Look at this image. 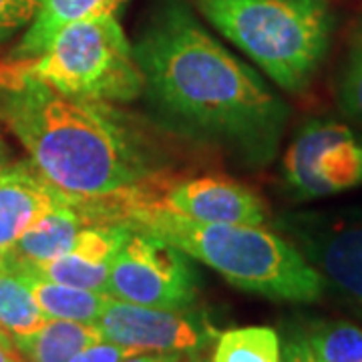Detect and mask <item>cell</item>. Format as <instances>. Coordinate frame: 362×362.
Masks as SVG:
<instances>
[{
  "label": "cell",
  "instance_id": "obj_1",
  "mask_svg": "<svg viewBox=\"0 0 362 362\" xmlns=\"http://www.w3.org/2000/svg\"><path fill=\"white\" fill-rule=\"evenodd\" d=\"M133 54L157 123L247 169L278 156L290 107L214 39L183 0H157Z\"/></svg>",
  "mask_w": 362,
  "mask_h": 362
},
{
  "label": "cell",
  "instance_id": "obj_2",
  "mask_svg": "<svg viewBox=\"0 0 362 362\" xmlns=\"http://www.w3.org/2000/svg\"><path fill=\"white\" fill-rule=\"evenodd\" d=\"M0 123L66 194L131 197L173 175L165 147L135 117L52 89L25 63L0 66Z\"/></svg>",
  "mask_w": 362,
  "mask_h": 362
},
{
  "label": "cell",
  "instance_id": "obj_3",
  "mask_svg": "<svg viewBox=\"0 0 362 362\" xmlns=\"http://www.w3.org/2000/svg\"><path fill=\"white\" fill-rule=\"evenodd\" d=\"M125 221L168 240L244 292L292 304L318 302L324 278L294 242L259 226L209 223L171 209L127 202Z\"/></svg>",
  "mask_w": 362,
  "mask_h": 362
},
{
  "label": "cell",
  "instance_id": "obj_4",
  "mask_svg": "<svg viewBox=\"0 0 362 362\" xmlns=\"http://www.w3.org/2000/svg\"><path fill=\"white\" fill-rule=\"evenodd\" d=\"M226 39L288 93H304L332 42L328 0H192Z\"/></svg>",
  "mask_w": 362,
  "mask_h": 362
},
{
  "label": "cell",
  "instance_id": "obj_5",
  "mask_svg": "<svg viewBox=\"0 0 362 362\" xmlns=\"http://www.w3.org/2000/svg\"><path fill=\"white\" fill-rule=\"evenodd\" d=\"M25 66L69 97L131 103L143 95V75L133 45L115 14L69 25L39 59Z\"/></svg>",
  "mask_w": 362,
  "mask_h": 362
},
{
  "label": "cell",
  "instance_id": "obj_6",
  "mask_svg": "<svg viewBox=\"0 0 362 362\" xmlns=\"http://www.w3.org/2000/svg\"><path fill=\"white\" fill-rule=\"evenodd\" d=\"M282 185L294 202L362 187V135L338 119H308L282 157Z\"/></svg>",
  "mask_w": 362,
  "mask_h": 362
},
{
  "label": "cell",
  "instance_id": "obj_7",
  "mask_svg": "<svg viewBox=\"0 0 362 362\" xmlns=\"http://www.w3.org/2000/svg\"><path fill=\"white\" fill-rule=\"evenodd\" d=\"M199 276L192 258L156 233L135 228L111 262L107 296L153 306L192 308L197 298Z\"/></svg>",
  "mask_w": 362,
  "mask_h": 362
},
{
  "label": "cell",
  "instance_id": "obj_8",
  "mask_svg": "<svg viewBox=\"0 0 362 362\" xmlns=\"http://www.w3.org/2000/svg\"><path fill=\"white\" fill-rule=\"evenodd\" d=\"M276 223L362 320V209L286 214Z\"/></svg>",
  "mask_w": 362,
  "mask_h": 362
},
{
  "label": "cell",
  "instance_id": "obj_9",
  "mask_svg": "<svg viewBox=\"0 0 362 362\" xmlns=\"http://www.w3.org/2000/svg\"><path fill=\"white\" fill-rule=\"evenodd\" d=\"M95 328L103 340L137 352L197 354L218 340V330L204 312L153 308L109 298Z\"/></svg>",
  "mask_w": 362,
  "mask_h": 362
},
{
  "label": "cell",
  "instance_id": "obj_10",
  "mask_svg": "<svg viewBox=\"0 0 362 362\" xmlns=\"http://www.w3.org/2000/svg\"><path fill=\"white\" fill-rule=\"evenodd\" d=\"M129 202L156 204L209 223L264 226L268 220V207L254 189L220 173H204L177 181L171 175L145 197Z\"/></svg>",
  "mask_w": 362,
  "mask_h": 362
},
{
  "label": "cell",
  "instance_id": "obj_11",
  "mask_svg": "<svg viewBox=\"0 0 362 362\" xmlns=\"http://www.w3.org/2000/svg\"><path fill=\"white\" fill-rule=\"evenodd\" d=\"M83 195L66 194L47 181L33 163L11 165L0 173V252L8 250L40 218Z\"/></svg>",
  "mask_w": 362,
  "mask_h": 362
},
{
  "label": "cell",
  "instance_id": "obj_12",
  "mask_svg": "<svg viewBox=\"0 0 362 362\" xmlns=\"http://www.w3.org/2000/svg\"><path fill=\"white\" fill-rule=\"evenodd\" d=\"M123 2L125 0H42L23 39L6 57V63H28L39 59L63 28L81 21L111 16Z\"/></svg>",
  "mask_w": 362,
  "mask_h": 362
},
{
  "label": "cell",
  "instance_id": "obj_13",
  "mask_svg": "<svg viewBox=\"0 0 362 362\" xmlns=\"http://www.w3.org/2000/svg\"><path fill=\"white\" fill-rule=\"evenodd\" d=\"M103 340L95 324L75 320H47L28 337L13 338L26 362H69L77 352Z\"/></svg>",
  "mask_w": 362,
  "mask_h": 362
},
{
  "label": "cell",
  "instance_id": "obj_14",
  "mask_svg": "<svg viewBox=\"0 0 362 362\" xmlns=\"http://www.w3.org/2000/svg\"><path fill=\"white\" fill-rule=\"evenodd\" d=\"M16 272L23 276V280L30 288V292H33V296L37 300L39 308L49 320H75V322L95 324L97 318H99V314L103 312L107 300H109V296L101 294V292L57 284V282L42 280L39 276L26 274V272Z\"/></svg>",
  "mask_w": 362,
  "mask_h": 362
},
{
  "label": "cell",
  "instance_id": "obj_15",
  "mask_svg": "<svg viewBox=\"0 0 362 362\" xmlns=\"http://www.w3.org/2000/svg\"><path fill=\"white\" fill-rule=\"evenodd\" d=\"M0 256L6 259L13 268H16V270L39 276L42 280L107 294L111 262H99V259L87 258V256H83L78 252H73V250L63 254V256H59V258L49 259V262H40V264L16 262L6 252H0Z\"/></svg>",
  "mask_w": 362,
  "mask_h": 362
},
{
  "label": "cell",
  "instance_id": "obj_16",
  "mask_svg": "<svg viewBox=\"0 0 362 362\" xmlns=\"http://www.w3.org/2000/svg\"><path fill=\"white\" fill-rule=\"evenodd\" d=\"M23 276L0 258V326L11 338L28 337L47 324Z\"/></svg>",
  "mask_w": 362,
  "mask_h": 362
},
{
  "label": "cell",
  "instance_id": "obj_17",
  "mask_svg": "<svg viewBox=\"0 0 362 362\" xmlns=\"http://www.w3.org/2000/svg\"><path fill=\"white\" fill-rule=\"evenodd\" d=\"M211 362H282V340L270 326H242L221 332Z\"/></svg>",
  "mask_w": 362,
  "mask_h": 362
},
{
  "label": "cell",
  "instance_id": "obj_18",
  "mask_svg": "<svg viewBox=\"0 0 362 362\" xmlns=\"http://www.w3.org/2000/svg\"><path fill=\"white\" fill-rule=\"evenodd\" d=\"M314 362H362V328L344 320H312L302 326Z\"/></svg>",
  "mask_w": 362,
  "mask_h": 362
},
{
  "label": "cell",
  "instance_id": "obj_19",
  "mask_svg": "<svg viewBox=\"0 0 362 362\" xmlns=\"http://www.w3.org/2000/svg\"><path fill=\"white\" fill-rule=\"evenodd\" d=\"M340 111L362 127V42L354 40L340 66L337 81Z\"/></svg>",
  "mask_w": 362,
  "mask_h": 362
},
{
  "label": "cell",
  "instance_id": "obj_20",
  "mask_svg": "<svg viewBox=\"0 0 362 362\" xmlns=\"http://www.w3.org/2000/svg\"><path fill=\"white\" fill-rule=\"evenodd\" d=\"M42 0H0V45L30 25Z\"/></svg>",
  "mask_w": 362,
  "mask_h": 362
},
{
  "label": "cell",
  "instance_id": "obj_21",
  "mask_svg": "<svg viewBox=\"0 0 362 362\" xmlns=\"http://www.w3.org/2000/svg\"><path fill=\"white\" fill-rule=\"evenodd\" d=\"M133 354H139V352L115 344V342H109V340H99L77 352L69 362H123Z\"/></svg>",
  "mask_w": 362,
  "mask_h": 362
},
{
  "label": "cell",
  "instance_id": "obj_22",
  "mask_svg": "<svg viewBox=\"0 0 362 362\" xmlns=\"http://www.w3.org/2000/svg\"><path fill=\"white\" fill-rule=\"evenodd\" d=\"M282 362H314L302 326L292 328L282 344Z\"/></svg>",
  "mask_w": 362,
  "mask_h": 362
},
{
  "label": "cell",
  "instance_id": "obj_23",
  "mask_svg": "<svg viewBox=\"0 0 362 362\" xmlns=\"http://www.w3.org/2000/svg\"><path fill=\"white\" fill-rule=\"evenodd\" d=\"M123 362H183V352H139Z\"/></svg>",
  "mask_w": 362,
  "mask_h": 362
},
{
  "label": "cell",
  "instance_id": "obj_24",
  "mask_svg": "<svg viewBox=\"0 0 362 362\" xmlns=\"http://www.w3.org/2000/svg\"><path fill=\"white\" fill-rule=\"evenodd\" d=\"M0 362H26L25 356L14 346L13 338H0Z\"/></svg>",
  "mask_w": 362,
  "mask_h": 362
},
{
  "label": "cell",
  "instance_id": "obj_25",
  "mask_svg": "<svg viewBox=\"0 0 362 362\" xmlns=\"http://www.w3.org/2000/svg\"><path fill=\"white\" fill-rule=\"evenodd\" d=\"M6 168H11L8 165V147H6V143H4L2 135H0V173Z\"/></svg>",
  "mask_w": 362,
  "mask_h": 362
},
{
  "label": "cell",
  "instance_id": "obj_26",
  "mask_svg": "<svg viewBox=\"0 0 362 362\" xmlns=\"http://www.w3.org/2000/svg\"><path fill=\"white\" fill-rule=\"evenodd\" d=\"M185 362H206L202 356H199V352L197 354H187V361Z\"/></svg>",
  "mask_w": 362,
  "mask_h": 362
},
{
  "label": "cell",
  "instance_id": "obj_27",
  "mask_svg": "<svg viewBox=\"0 0 362 362\" xmlns=\"http://www.w3.org/2000/svg\"><path fill=\"white\" fill-rule=\"evenodd\" d=\"M354 40L362 42V16H361V21H358V26H356V37H354Z\"/></svg>",
  "mask_w": 362,
  "mask_h": 362
},
{
  "label": "cell",
  "instance_id": "obj_28",
  "mask_svg": "<svg viewBox=\"0 0 362 362\" xmlns=\"http://www.w3.org/2000/svg\"><path fill=\"white\" fill-rule=\"evenodd\" d=\"M0 338H11L6 332H4V330H2V326H0Z\"/></svg>",
  "mask_w": 362,
  "mask_h": 362
}]
</instances>
